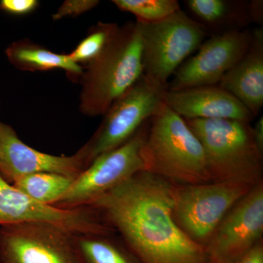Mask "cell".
<instances>
[{"label":"cell","mask_w":263,"mask_h":263,"mask_svg":"<svg viewBox=\"0 0 263 263\" xmlns=\"http://www.w3.org/2000/svg\"><path fill=\"white\" fill-rule=\"evenodd\" d=\"M174 183L140 171L93 200L92 208L141 263H210L173 219Z\"/></svg>","instance_id":"6da1fadb"},{"label":"cell","mask_w":263,"mask_h":263,"mask_svg":"<svg viewBox=\"0 0 263 263\" xmlns=\"http://www.w3.org/2000/svg\"><path fill=\"white\" fill-rule=\"evenodd\" d=\"M141 158L143 171L174 184L212 182L201 143L164 102L148 121Z\"/></svg>","instance_id":"7a4b0ae2"},{"label":"cell","mask_w":263,"mask_h":263,"mask_svg":"<svg viewBox=\"0 0 263 263\" xmlns=\"http://www.w3.org/2000/svg\"><path fill=\"white\" fill-rule=\"evenodd\" d=\"M143 75V41L138 22L119 27L106 47L84 67L79 108L83 115L103 116Z\"/></svg>","instance_id":"3957f363"},{"label":"cell","mask_w":263,"mask_h":263,"mask_svg":"<svg viewBox=\"0 0 263 263\" xmlns=\"http://www.w3.org/2000/svg\"><path fill=\"white\" fill-rule=\"evenodd\" d=\"M201 143L212 182L255 186L263 182V153L250 122L233 119H184Z\"/></svg>","instance_id":"277c9868"},{"label":"cell","mask_w":263,"mask_h":263,"mask_svg":"<svg viewBox=\"0 0 263 263\" xmlns=\"http://www.w3.org/2000/svg\"><path fill=\"white\" fill-rule=\"evenodd\" d=\"M167 86L143 74L103 115L89 141L77 151L86 168L104 153L126 143L155 115L164 103Z\"/></svg>","instance_id":"5b68a950"},{"label":"cell","mask_w":263,"mask_h":263,"mask_svg":"<svg viewBox=\"0 0 263 263\" xmlns=\"http://www.w3.org/2000/svg\"><path fill=\"white\" fill-rule=\"evenodd\" d=\"M252 187L233 182L175 184L173 219L190 240L205 249L224 216Z\"/></svg>","instance_id":"8992f818"},{"label":"cell","mask_w":263,"mask_h":263,"mask_svg":"<svg viewBox=\"0 0 263 263\" xmlns=\"http://www.w3.org/2000/svg\"><path fill=\"white\" fill-rule=\"evenodd\" d=\"M138 23L143 41V74L166 86L207 35L201 24L181 10L157 23Z\"/></svg>","instance_id":"52a82bcc"},{"label":"cell","mask_w":263,"mask_h":263,"mask_svg":"<svg viewBox=\"0 0 263 263\" xmlns=\"http://www.w3.org/2000/svg\"><path fill=\"white\" fill-rule=\"evenodd\" d=\"M148 121L122 146L97 157L76 178L54 207L62 209L87 207L100 195L144 171L141 147Z\"/></svg>","instance_id":"ba28073f"},{"label":"cell","mask_w":263,"mask_h":263,"mask_svg":"<svg viewBox=\"0 0 263 263\" xmlns=\"http://www.w3.org/2000/svg\"><path fill=\"white\" fill-rule=\"evenodd\" d=\"M0 263H81L74 233L54 224L0 226Z\"/></svg>","instance_id":"9c48e42d"},{"label":"cell","mask_w":263,"mask_h":263,"mask_svg":"<svg viewBox=\"0 0 263 263\" xmlns=\"http://www.w3.org/2000/svg\"><path fill=\"white\" fill-rule=\"evenodd\" d=\"M263 182L224 216L205 247L210 263H233L263 240Z\"/></svg>","instance_id":"30bf717a"},{"label":"cell","mask_w":263,"mask_h":263,"mask_svg":"<svg viewBox=\"0 0 263 263\" xmlns=\"http://www.w3.org/2000/svg\"><path fill=\"white\" fill-rule=\"evenodd\" d=\"M251 41L252 32L246 29L214 34L202 43L195 56L180 66L167 90L217 85L243 57Z\"/></svg>","instance_id":"8fae6325"},{"label":"cell","mask_w":263,"mask_h":263,"mask_svg":"<svg viewBox=\"0 0 263 263\" xmlns=\"http://www.w3.org/2000/svg\"><path fill=\"white\" fill-rule=\"evenodd\" d=\"M85 168L84 161L77 152L70 156L43 153L24 143L9 124L0 122V175L8 183L37 173L76 179Z\"/></svg>","instance_id":"7c38bea8"},{"label":"cell","mask_w":263,"mask_h":263,"mask_svg":"<svg viewBox=\"0 0 263 263\" xmlns=\"http://www.w3.org/2000/svg\"><path fill=\"white\" fill-rule=\"evenodd\" d=\"M164 102L183 119H233L251 122L254 119L238 99L218 84L167 90Z\"/></svg>","instance_id":"4fadbf2b"},{"label":"cell","mask_w":263,"mask_h":263,"mask_svg":"<svg viewBox=\"0 0 263 263\" xmlns=\"http://www.w3.org/2000/svg\"><path fill=\"white\" fill-rule=\"evenodd\" d=\"M218 85L238 99L254 117L259 115L263 106L262 27L252 32L248 50Z\"/></svg>","instance_id":"5bb4252c"},{"label":"cell","mask_w":263,"mask_h":263,"mask_svg":"<svg viewBox=\"0 0 263 263\" xmlns=\"http://www.w3.org/2000/svg\"><path fill=\"white\" fill-rule=\"evenodd\" d=\"M5 55L12 65L22 71L37 72L60 69L69 77L80 79L84 72L82 66L75 63L68 54L51 51L29 39H22L10 43Z\"/></svg>","instance_id":"9a60e30c"},{"label":"cell","mask_w":263,"mask_h":263,"mask_svg":"<svg viewBox=\"0 0 263 263\" xmlns=\"http://www.w3.org/2000/svg\"><path fill=\"white\" fill-rule=\"evenodd\" d=\"M188 9L195 20L208 29L221 33L243 30L251 23L248 2L228 0H187Z\"/></svg>","instance_id":"2e32d148"},{"label":"cell","mask_w":263,"mask_h":263,"mask_svg":"<svg viewBox=\"0 0 263 263\" xmlns=\"http://www.w3.org/2000/svg\"><path fill=\"white\" fill-rule=\"evenodd\" d=\"M74 237L81 263H141L115 234L81 233Z\"/></svg>","instance_id":"e0dca14e"},{"label":"cell","mask_w":263,"mask_h":263,"mask_svg":"<svg viewBox=\"0 0 263 263\" xmlns=\"http://www.w3.org/2000/svg\"><path fill=\"white\" fill-rule=\"evenodd\" d=\"M74 178L53 173H37L15 180L12 185L42 205L54 206L70 189Z\"/></svg>","instance_id":"ac0fdd59"},{"label":"cell","mask_w":263,"mask_h":263,"mask_svg":"<svg viewBox=\"0 0 263 263\" xmlns=\"http://www.w3.org/2000/svg\"><path fill=\"white\" fill-rule=\"evenodd\" d=\"M118 9L130 13L136 22L155 24L181 10L177 0H114Z\"/></svg>","instance_id":"d6986e66"},{"label":"cell","mask_w":263,"mask_h":263,"mask_svg":"<svg viewBox=\"0 0 263 263\" xmlns=\"http://www.w3.org/2000/svg\"><path fill=\"white\" fill-rule=\"evenodd\" d=\"M119 27L116 23L99 22L90 28L87 35L69 53V57L78 65H87L106 47Z\"/></svg>","instance_id":"ffe728a7"},{"label":"cell","mask_w":263,"mask_h":263,"mask_svg":"<svg viewBox=\"0 0 263 263\" xmlns=\"http://www.w3.org/2000/svg\"><path fill=\"white\" fill-rule=\"evenodd\" d=\"M100 2L98 0H66L52 15L53 21L77 17L94 9Z\"/></svg>","instance_id":"44dd1931"},{"label":"cell","mask_w":263,"mask_h":263,"mask_svg":"<svg viewBox=\"0 0 263 263\" xmlns=\"http://www.w3.org/2000/svg\"><path fill=\"white\" fill-rule=\"evenodd\" d=\"M38 5L37 0H1L0 10L10 15H24L32 13Z\"/></svg>","instance_id":"7402d4cb"},{"label":"cell","mask_w":263,"mask_h":263,"mask_svg":"<svg viewBox=\"0 0 263 263\" xmlns=\"http://www.w3.org/2000/svg\"><path fill=\"white\" fill-rule=\"evenodd\" d=\"M233 263H263V240Z\"/></svg>","instance_id":"603a6c76"},{"label":"cell","mask_w":263,"mask_h":263,"mask_svg":"<svg viewBox=\"0 0 263 263\" xmlns=\"http://www.w3.org/2000/svg\"><path fill=\"white\" fill-rule=\"evenodd\" d=\"M248 13L251 22L262 24L263 20V2L253 0L248 3Z\"/></svg>","instance_id":"cb8c5ba5"},{"label":"cell","mask_w":263,"mask_h":263,"mask_svg":"<svg viewBox=\"0 0 263 263\" xmlns=\"http://www.w3.org/2000/svg\"><path fill=\"white\" fill-rule=\"evenodd\" d=\"M253 136L256 144L258 147L259 150L263 153V117L260 118L256 122L254 127H252Z\"/></svg>","instance_id":"d4e9b609"}]
</instances>
